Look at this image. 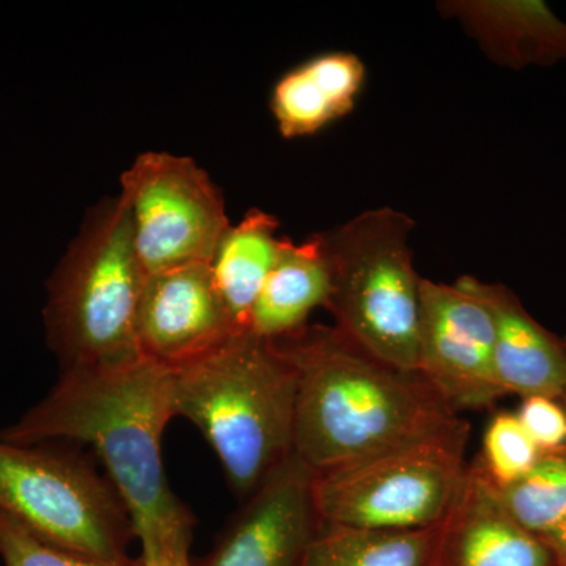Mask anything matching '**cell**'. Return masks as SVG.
Here are the masks:
<instances>
[{"instance_id":"cell-1","label":"cell","mask_w":566,"mask_h":566,"mask_svg":"<svg viewBox=\"0 0 566 566\" xmlns=\"http://www.w3.org/2000/svg\"><path fill=\"white\" fill-rule=\"evenodd\" d=\"M174 417L172 370L136 354L62 370L51 392L0 438L13 444L74 441L91 447L147 553L192 536L191 513L170 490L164 469V431Z\"/></svg>"},{"instance_id":"cell-2","label":"cell","mask_w":566,"mask_h":566,"mask_svg":"<svg viewBox=\"0 0 566 566\" xmlns=\"http://www.w3.org/2000/svg\"><path fill=\"white\" fill-rule=\"evenodd\" d=\"M274 344L297 374L294 453L315 472L469 433L422 375L376 359L334 326Z\"/></svg>"},{"instance_id":"cell-3","label":"cell","mask_w":566,"mask_h":566,"mask_svg":"<svg viewBox=\"0 0 566 566\" xmlns=\"http://www.w3.org/2000/svg\"><path fill=\"white\" fill-rule=\"evenodd\" d=\"M296 398V368L251 333L172 371L174 416L199 428L241 499L294 452Z\"/></svg>"},{"instance_id":"cell-4","label":"cell","mask_w":566,"mask_h":566,"mask_svg":"<svg viewBox=\"0 0 566 566\" xmlns=\"http://www.w3.org/2000/svg\"><path fill=\"white\" fill-rule=\"evenodd\" d=\"M145 279L125 200H103L48 281L44 326L62 370L139 354L136 318Z\"/></svg>"},{"instance_id":"cell-5","label":"cell","mask_w":566,"mask_h":566,"mask_svg":"<svg viewBox=\"0 0 566 566\" xmlns=\"http://www.w3.org/2000/svg\"><path fill=\"white\" fill-rule=\"evenodd\" d=\"M416 222L375 208L323 233L333 273L327 311L335 329L376 359L405 371L419 367L420 285L412 259Z\"/></svg>"},{"instance_id":"cell-6","label":"cell","mask_w":566,"mask_h":566,"mask_svg":"<svg viewBox=\"0 0 566 566\" xmlns=\"http://www.w3.org/2000/svg\"><path fill=\"white\" fill-rule=\"evenodd\" d=\"M0 513L44 543L102 560L128 558L136 538L107 475L59 442L13 444L0 438Z\"/></svg>"},{"instance_id":"cell-7","label":"cell","mask_w":566,"mask_h":566,"mask_svg":"<svg viewBox=\"0 0 566 566\" xmlns=\"http://www.w3.org/2000/svg\"><path fill=\"white\" fill-rule=\"evenodd\" d=\"M469 433L431 439L315 472L323 526L422 531L444 523L463 490Z\"/></svg>"},{"instance_id":"cell-8","label":"cell","mask_w":566,"mask_h":566,"mask_svg":"<svg viewBox=\"0 0 566 566\" xmlns=\"http://www.w3.org/2000/svg\"><path fill=\"white\" fill-rule=\"evenodd\" d=\"M120 186L145 275L211 263L232 223L221 189L199 164L167 151L142 153Z\"/></svg>"},{"instance_id":"cell-9","label":"cell","mask_w":566,"mask_h":566,"mask_svg":"<svg viewBox=\"0 0 566 566\" xmlns=\"http://www.w3.org/2000/svg\"><path fill=\"white\" fill-rule=\"evenodd\" d=\"M417 374L455 411L505 397L494 370V327L482 301L457 283L422 279Z\"/></svg>"},{"instance_id":"cell-10","label":"cell","mask_w":566,"mask_h":566,"mask_svg":"<svg viewBox=\"0 0 566 566\" xmlns=\"http://www.w3.org/2000/svg\"><path fill=\"white\" fill-rule=\"evenodd\" d=\"M241 334L212 279L208 262L147 275L136 318L137 349L169 370H180Z\"/></svg>"},{"instance_id":"cell-11","label":"cell","mask_w":566,"mask_h":566,"mask_svg":"<svg viewBox=\"0 0 566 566\" xmlns=\"http://www.w3.org/2000/svg\"><path fill=\"white\" fill-rule=\"evenodd\" d=\"M315 471L292 453L256 488L203 566H303L322 528Z\"/></svg>"},{"instance_id":"cell-12","label":"cell","mask_w":566,"mask_h":566,"mask_svg":"<svg viewBox=\"0 0 566 566\" xmlns=\"http://www.w3.org/2000/svg\"><path fill=\"white\" fill-rule=\"evenodd\" d=\"M486 305L494 327V370L505 394L562 400L566 345L528 314L512 290L463 275L455 282Z\"/></svg>"},{"instance_id":"cell-13","label":"cell","mask_w":566,"mask_h":566,"mask_svg":"<svg viewBox=\"0 0 566 566\" xmlns=\"http://www.w3.org/2000/svg\"><path fill=\"white\" fill-rule=\"evenodd\" d=\"M538 536L509 515L479 461L442 523L436 566H553Z\"/></svg>"},{"instance_id":"cell-14","label":"cell","mask_w":566,"mask_h":566,"mask_svg":"<svg viewBox=\"0 0 566 566\" xmlns=\"http://www.w3.org/2000/svg\"><path fill=\"white\" fill-rule=\"evenodd\" d=\"M439 11L455 18L499 66L566 62V22L543 0H450L439 3Z\"/></svg>"},{"instance_id":"cell-15","label":"cell","mask_w":566,"mask_h":566,"mask_svg":"<svg viewBox=\"0 0 566 566\" xmlns=\"http://www.w3.org/2000/svg\"><path fill=\"white\" fill-rule=\"evenodd\" d=\"M367 69L353 52H324L275 82L270 107L283 139L323 132L356 106Z\"/></svg>"},{"instance_id":"cell-16","label":"cell","mask_w":566,"mask_h":566,"mask_svg":"<svg viewBox=\"0 0 566 566\" xmlns=\"http://www.w3.org/2000/svg\"><path fill=\"white\" fill-rule=\"evenodd\" d=\"M333 273L323 234L294 243L286 238L277 263L253 304L249 333L263 340H282L308 326L315 308H327Z\"/></svg>"},{"instance_id":"cell-17","label":"cell","mask_w":566,"mask_h":566,"mask_svg":"<svg viewBox=\"0 0 566 566\" xmlns=\"http://www.w3.org/2000/svg\"><path fill=\"white\" fill-rule=\"evenodd\" d=\"M277 230L275 216L253 208L227 229L212 255V279L240 333H249L253 304L285 244Z\"/></svg>"},{"instance_id":"cell-18","label":"cell","mask_w":566,"mask_h":566,"mask_svg":"<svg viewBox=\"0 0 566 566\" xmlns=\"http://www.w3.org/2000/svg\"><path fill=\"white\" fill-rule=\"evenodd\" d=\"M442 524L422 531L322 526L303 566H436Z\"/></svg>"},{"instance_id":"cell-19","label":"cell","mask_w":566,"mask_h":566,"mask_svg":"<svg viewBox=\"0 0 566 566\" xmlns=\"http://www.w3.org/2000/svg\"><path fill=\"white\" fill-rule=\"evenodd\" d=\"M494 488L521 527L536 536L547 534L566 517V446L542 452L526 475Z\"/></svg>"},{"instance_id":"cell-20","label":"cell","mask_w":566,"mask_h":566,"mask_svg":"<svg viewBox=\"0 0 566 566\" xmlns=\"http://www.w3.org/2000/svg\"><path fill=\"white\" fill-rule=\"evenodd\" d=\"M542 450L513 412H499L488 423L479 464L495 486H506L526 475Z\"/></svg>"},{"instance_id":"cell-21","label":"cell","mask_w":566,"mask_h":566,"mask_svg":"<svg viewBox=\"0 0 566 566\" xmlns=\"http://www.w3.org/2000/svg\"><path fill=\"white\" fill-rule=\"evenodd\" d=\"M0 557L6 566H144L142 557L102 560L52 546L3 513H0Z\"/></svg>"},{"instance_id":"cell-22","label":"cell","mask_w":566,"mask_h":566,"mask_svg":"<svg viewBox=\"0 0 566 566\" xmlns=\"http://www.w3.org/2000/svg\"><path fill=\"white\" fill-rule=\"evenodd\" d=\"M517 419L542 452L566 446V409L549 397L523 398Z\"/></svg>"},{"instance_id":"cell-23","label":"cell","mask_w":566,"mask_h":566,"mask_svg":"<svg viewBox=\"0 0 566 566\" xmlns=\"http://www.w3.org/2000/svg\"><path fill=\"white\" fill-rule=\"evenodd\" d=\"M191 538H178L163 543L155 549L142 553L144 566H196L189 557Z\"/></svg>"},{"instance_id":"cell-24","label":"cell","mask_w":566,"mask_h":566,"mask_svg":"<svg viewBox=\"0 0 566 566\" xmlns=\"http://www.w3.org/2000/svg\"><path fill=\"white\" fill-rule=\"evenodd\" d=\"M538 538L545 543L551 557H553L554 565L566 566V517L553 531L538 536Z\"/></svg>"},{"instance_id":"cell-25","label":"cell","mask_w":566,"mask_h":566,"mask_svg":"<svg viewBox=\"0 0 566 566\" xmlns=\"http://www.w3.org/2000/svg\"><path fill=\"white\" fill-rule=\"evenodd\" d=\"M564 340H565V345H566V335H565V337H564ZM560 401H562V405H564V406H565V409H566V390H565L564 397H562V400H560Z\"/></svg>"}]
</instances>
